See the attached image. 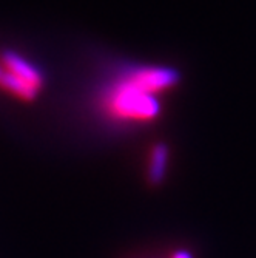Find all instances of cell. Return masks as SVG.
<instances>
[{
	"instance_id": "cell-1",
	"label": "cell",
	"mask_w": 256,
	"mask_h": 258,
	"mask_svg": "<svg viewBox=\"0 0 256 258\" xmlns=\"http://www.w3.org/2000/svg\"><path fill=\"white\" fill-rule=\"evenodd\" d=\"M181 81L178 70L162 65H131L105 84L102 111L118 122H150L160 114V98Z\"/></svg>"
},
{
	"instance_id": "cell-2",
	"label": "cell",
	"mask_w": 256,
	"mask_h": 258,
	"mask_svg": "<svg viewBox=\"0 0 256 258\" xmlns=\"http://www.w3.org/2000/svg\"><path fill=\"white\" fill-rule=\"evenodd\" d=\"M2 62L0 85L20 99H34L43 85V78L39 70L14 53H7Z\"/></svg>"
},
{
	"instance_id": "cell-3",
	"label": "cell",
	"mask_w": 256,
	"mask_h": 258,
	"mask_svg": "<svg viewBox=\"0 0 256 258\" xmlns=\"http://www.w3.org/2000/svg\"><path fill=\"white\" fill-rule=\"evenodd\" d=\"M168 158L170 150L164 143H157L150 150L148 158V169H147V182L153 187H159L165 179L168 169Z\"/></svg>"
},
{
	"instance_id": "cell-4",
	"label": "cell",
	"mask_w": 256,
	"mask_h": 258,
	"mask_svg": "<svg viewBox=\"0 0 256 258\" xmlns=\"http://www.w3.org/2000/svg\"><path fill=\"white\" fill-rule=\"evenodd\" d=\"M170 258H193V255H192L189 250H184V249H181V250H176V252H173Z\"/></svg>"
}]
</instances>
